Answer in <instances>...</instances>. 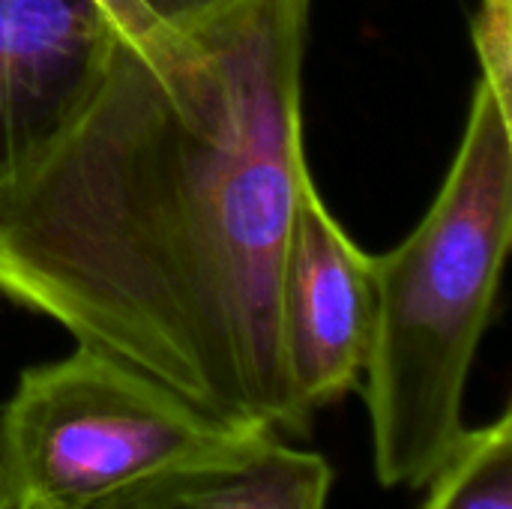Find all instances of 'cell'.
Returning <instances> with one entry per match:
<instances>
[{"label":"cell","instance_id":"6da1fadb","mask_svg":"<svg viewBox=\"0 0 512 509\" xmlns=\"http://www.w3.org/2000/svg\"><path fill=\"white\" fill-rule=\"evenodd\" d=\"M312 0H237L117 39L54 150L0 195V294L201 411L288 441L279 276L303 153Z\"/></svg>","mask_w":512,"mask_h":509},{"label":"cell","instance_id":"7a4b0ae2","mask_svg":"<svg viewBox=\"0 0 512 509\" xmlns=\"http://www.w3.org/2000/svg\"><path fill=\"white\" fill-rule=\"evenodd\" d=\"M512 237V111L477 84L456 159L420 225L375 258L363 369L384 489H423L465 435L468 375Z\"/></svg>","mask_w":512,"mask_h":509},{"label":"cell","instance_id":"3957f363","mask_svg":"<svg viewBox=\"0 0 512 509\" xmlns=\"http://www.w3.org/2000/svg\"><path fill=\"white\" fill-rule=\"evenodd\" d=\"M225 423L144 372L78 345L24 369L0 414L12 509H87L150 474L237 450Z\"/></svg>","mask_w":512,"mask_h":509},{"label":"cell","instance_id":"277c9868","mask_svg":"<svg viewBox=\"0 0 512 509\" xmlns=\"http://www.w3.org/2000/svg\"><path fill=\"white\" fill-rule=\"evenodd\" d=\"M375 315V258L333 219L312 177L288 234L279 324L291 387L309 414L360 390Z\"/></svg>","mask_w":512,"mask_h":509},{"label":"cell","instance_id":"5b68a950","mask_svg":"<svg viewBox=\"0 0 512 509\" xmlns=\"http://www.w3.org/2000/svg\"><path fill=\"white\" fill-rule=\"evenodd\" d=\"M114 42L90 0H0V195L66 135Z\"/></svg>","mask_w":512,"mask_h":509},{"label":"cell","instance_id":"8992f818","mask_svg":"<svg viewBox=\"0 0 512 509\" xmlns=\"http://www.w3.org/2000/svg\"><path fill=\"white\" fill-rule=\"evenodd\" d=\"M333 468L294 441L261 432L237 450L150 474L87 509H327Z\"/></svg>","mask_w":512,"mask_h":509},{"label":"cell","instance_id":"52a82bcc","mask_svg":"<svg viewBox=\"0 0 512 509\" xmlns=\"http://www.w3.org/2000/svg\"><path fill=\"white\" fill-rule=\"evenodd\" d=\"M420 509H512V414L465 429L447 462L423 486Z\"/></svg>","mask_w":512,"mask_h":509},{"label":"cell","instance_id":"ba28073f","mask_svg":"<svg viewBox=\"0 0 512 509\" xmlns=\"http://www.w3.org/2000/svg\"><path fill=\"white\" fill-rule=\"evenodd\" d=\"M114 27L117 39L135 42L198 27L237 0H90Z\"/></svg>","mask_w":512,"mask_h":509},{"label":"cell","instance_id":"9c48e42d","mask_svg":"<svg viewBox=\"0 0 512 509\" xmlns=\"http://www.w3.org/2000/svg\"><path fill=\"white\" fill-rule=\"evenodd\" d=\"M474 48L483 78L512 111V0H483L474 15Z\"/></svg>","mask_w":512,"mask_h":509},{"label":"cell","instance_id":"30bf717a","mask_svg":"<svg viewBox=\"0 0 512 509\" xmlns=\"http://www.w3.org/2000/svg\"><path fill=\"white\" fill-rule=\"evenodd\" d=\"M0 509H12V492H9V480H6L3 453H0Z\"/></svg>","mask_w":512,"mask_h":509}]
</instances>
